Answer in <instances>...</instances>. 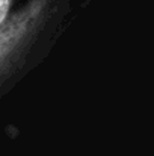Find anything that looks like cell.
<instances>
[{"mask_svg": "<svg viewBox=\"0 0 154 156\" xmlns=\"http://www.w3.org/2000/svg\"><path fill=\"white\" fill-rule=\"evenodd\" d=\"M9 6H11V0H0V24L6 18L8 11H9Z\"/></svg>", "mask_w": 154, "mask_h": 156, "instance_id": "6da1fadb", "label": "cell"}]
</instances>
